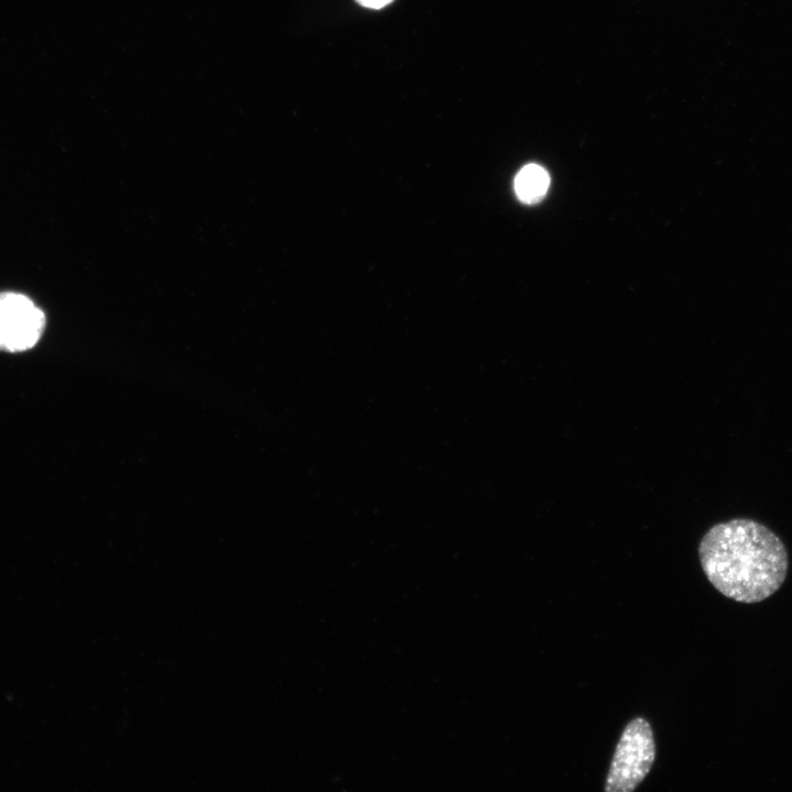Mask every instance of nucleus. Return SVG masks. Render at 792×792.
<instances>
[{
	"label": "nucleus",
	"instance_id": "obj_2",
	"mask_svg": "<svg viewBox=\"0 0 792 792\" xmlns=\"http://www.w3.org/2000/svg\"><path fill=\"white\" fill-rule=\"evenodd\" d=\"M656 757L650 724L636 717L625 727L616 746L605 782V792H631L647 777Z\"/></svg>",
	"mask_w": 792,
	"mask_h": 792
},
{
	"label": "nucleus",
	"instance_id": "obj_1",
	"mask_svg": "<svg viewBox=\"0 0 792 792\" xmlns=\"http://www.w3.org/2000/svg\"><path fill=\"white\" fill-rule=\"evenodd\" d=\"M702 570L724 596L755 604L783 584L789 557L781 539L750 518H734L712 526L698 544Z\"/></svg>",
	"mask_w": 792,
	"mask_h": 792
},
{
	"label": "nucleus",
	"instance_id": "obj_5",
	"mask_svg": "<svg viewBox=\"0 0 792 792\" xmlns=\"http://www.w3.org/2000/svg\"><path fill=\"white\" fill-rule=\"evenodd\" d=\"M360 4L366 8L371 9H381L388 3H391L393 0H356Z\"/></svg>",
	"mask_w": 792,
	"mask_h": 792
},
{
	"label": "nucleus",
	"instance_id": "obj_3",
	"mask_svg": "<svg viewBox=\"0 0 792 792\" xmlns=\"http://www.w3.org/2000/svg\"><path fill=\"white\" fill-rule=\"evenodd\" d=\"M45 329V315L28 296L0 293V351L24 352L32 349Z\"/></svg>",
	"mask_w": 792,
	"mask_h": 792
},
{
	"label": "nucleus",
	"instance_id": "obj_4",
	"mask_svg": "<svg viewBox=\"0 0 792 792\" xmlns=\"http://www.w3.org/2000/svg\"><path fill=\"white\" fill-rule=\"evenodd\" d=\"M550 178L544 168L537 164L522 167L515 178V190L518 198L526 204H535L543 198Z\"/></svg>",
	"mask_w": 792,
	"mask_h": 792
}]
</instances>
